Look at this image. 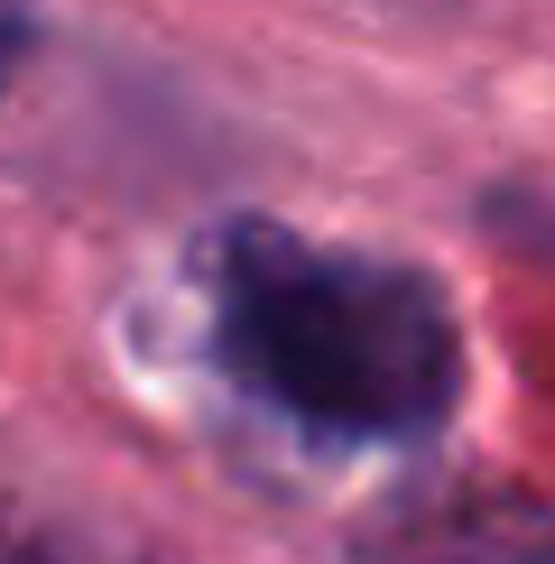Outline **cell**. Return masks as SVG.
I'll return each mask as SVG.
<instances>
[{"label":"cell","instance_id":"cell-1","mask_svg":"<svg viewBox=\"0 0 555 564\" xmlns=\"http://www.w3.org/2000/svg\"><path fill=\"white\" fill-rule=\"evenodd\" d=\"M204 315L231 380L315 435L407 444L463 398V324L445 288L296 223H222L204 250Z\"/></svg>","mask_w":555,"mask_h":564},{"label":"cell","instance_id":"cell-2","mask_svg":"<svg viewBox=\"0 0 555 564\" xmlns=\"http://www.w3.org/2000/svg\"><path fill=\"white\" fill-rule=\"evenodd\" d=\"M399 564H555V509L500 500V490L435 500V509L407 519Z\"/></svg>","mask_w":555,"mask_h":564},{"label":"cell","instance_id":"cell-3","mask_svg":"<svg viewBox=\"0 0 555 564\" xmlns=\"http://www.w3.org/2000/svg\"><path fill=\"white\" fill-rule=\"evenodd\" d=\"M0 564H157L149 546L84 528V519H46V509H0Z\"/></svg>","mask_w":555,"mask_h":564},{"label":"cell","instance_id":"cell-4","mask_svg":"<svg viewBox=\"0 0 555 564\" xmlns=\"http://www.w3.org/2000/svg\"><path fill=\"white\" fill-rule=\"evenodd\" d=\"M29 37H37L29 0H0V93H10V84H19V65H29Z\"/></svg>","mask_w":555,"mask_h":564}]
</instances>
